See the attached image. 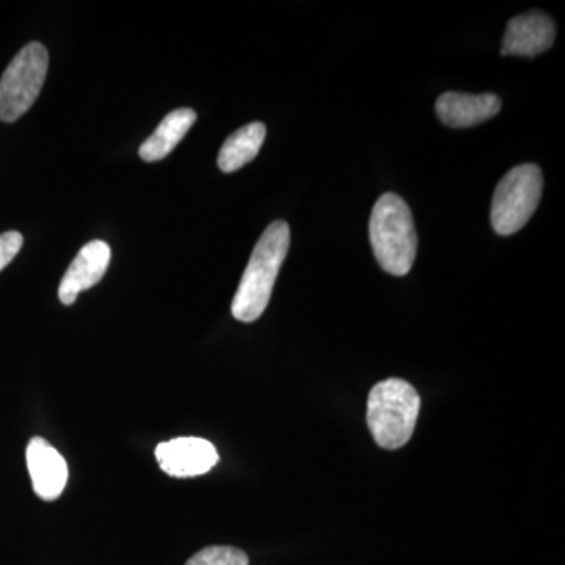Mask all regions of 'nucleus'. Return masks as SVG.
Listing matches in <instances>:
<instances>
[{
	"instance_id": "nucleus-14",
	"label": "nucleus",
	"mask_w": 565,
	"mask_h": 565,
	"mask_svg": "<svg viewBox=\"0 0 565 565\" xmlns=\"http://www.w3.org/2000/svg\"><path fill=\"white\" fill-rule=\"evenodd\" d=\"M24 237L18 232H7L0 234V270L6 269L7 266L20 253Z\"/></svg>"
},
{
	"instance_id": "nucleus-5",
	"label": "nucleus",
	"mask_w": 565,
	"mask_h": 565,
	"mask_svg": "<svg viewBox=\"0 0 565 565\" xmlns=\"http://www.w3.org/2000/svg\"><path fill=\"white\" fill-rule=\"evenodd\" d=\"M50 54L41 43L25 44L3 71L0 79V120H20L39 98L46 81Z\"/></svg>"
},
{
	"instance_id": "nucleus-6",
	"label": "nucleus",
	"mask_w": 565,
	"mask_h": 565,
	"mask_svg": "<svg viewBox=\"0 0 565 565\" xmlns=\"http://www.w3.org/2000/svg\"><path fill=\"white\" fill-rule=\"evenodd\" d=\"M159 467L173 478L206 475L218 462V452L211 441L199 437H180L156 448Z\"/></svg>"
},
{
	"instance_id": "nucleus-9",
	"label": "nucleus",
	"mask_w": 565,
	"mask_h": 565,
	"mask_svg": "<svg viewBox=\"0 0 565 565\" xmlns=\"http://www.w3.org/2000/svg\"><path fill=\"white\" fill-rule=\"evenodd\" d=\"M110 247L103 241H92L77 253L58 286V299L63 305H73L82 291L98 285L110 263Z\"/></svg>"
},
{
	"instance_id": "nucleus-11",
	"label": "nucleus",
	"mask_w": 565,
	"mask_h": 565,
	"mask_svg": "<svg viewBox=\"0 0 565 565\" xmlns=\"http://www.w3.org/2000/svg\"><path fill=\"white\" fill-rule=\"evenodd\" d=\"M196 121L192 109L170 111L156 131L141 143L139 154L145 162H158L170 154Z\"/></svg>"
},
{
	"instance_id": "nucleus-13",
	"label": "nucleus",
	"mask_w": 565,
	"mask_h": 565,
	"mask_svg": "<svg viewBox=\"0 0 565 565\" xmlns=\"http://www.w3.org/2000/svg\"><path fill=\"white\" fill-rule=\"evenodd\" d=\"M185 565H248V556L234 546H207Z\"/></svg>"
},
{
	"instance_id": "nucleus-4",
	"label": "nucleus",
	"mask_w": 565,
	"mask_h": 565,
	"mask_svg": "<svg viewBox=\"0 0 565 565\" xmlns=\"http://www.w3.org/2000/svg\"><path fill=\"white\" fill-rule=\"evenodd\" d=\"M544 191V177L534 163H523L505 173L494 189L492 226L500 236H512L533 217Z\"/></svg>"
},
{
	"instance_id": "nucleus-7",
	"label": "nucleus",
	"mask_w": 565,
	"mask_h": 565,
	"mask_svg": "<svg viewBox=\"0 0 565 565\" xmlns=\"http://www.w3.org/2000/svg\"><path fill=\"white\" fill-rule=\"evenodd\" d=\"M556 39V25L542 11H527L509 21L505 29L501 55L535 57L548 51Z\"/></svg>"
},
{
	"instance_id": "nucleus-3",
	"label": "nucleus",
	"mask_w": 565,
	"mask_h": 565,
	"mask_svg": "<svg viewBox=\"0 0 565 565\" xmlns=\"http://www.w3.org/2000/svg\"><path fill=\"white\" fill-rule=\"evenodd\" d=\"M422 397L403 381L388 379L371 390L367 397V427L375 444L385 449H399L411 441L418 422Z\"/></svg>"
},
{
	"instance_id": "nucleus-2",
	"label": "nucleus",
	"mask_w": 565,
	"mask_h": 565,
	"mask_svg": "<svg viewBox=\"0 0 565 565\" xmlns=\"http://www.w3.org/2000/svg\"><path fill=\"white\" fill-rule=\"evenodd\" d=\"M375 258L385 273L404 277L411 273L418 250L414 215L396 193H385L375 203L370 221Z\"/></svg>"
},
{
	"instance_id": "nucleus-12",
	"label": "nucleus",
	"mask_w": 565,
	"mask_h": 565,
	"mask_svg": "<svg viewBox=\"0 0 565 565\" xmlns=\"http://www.w3.org/2000/svg\"><path fill=\"white\" fill-rule=\"evenodd\" d=\"M266 134L263 122H250L233 132L218 152L217 163L222 172L233 173L252 162L262 150Z\"/></svg>"
},
{
	"instance_id": "nucleus-8",
	"label": "nucleus",
	"mask_w": 565,
	"mask_h": 565,
	"mask_svg": "<svg viewBox=\"0 0 565 565\" xmlns=\"http://www.w3.org/2000/svg\"><path fill=\"white\" fill-rule=\"evenodd\" d=\"M25 459L35 493L44 501L57 500L68 482V465L61 452L50 441L35 437L29 441Z\"/></svg>"
},
{
	"instance_id": "nucleus-10",
	"label": "nucleus",
	"mask_w": 565,
	"mask_h": 565,
	"mask_svg": "<svg viewBox=\"0 0 565 565\" xmlns=\"http://www.w3.org/2000/svg\"><path fill=\"white\" fill-rule=\"evenodd\" d=\"M435 110L449 128H471L494 117L501 110V102L493 93L467 95L448 92L437 99Z\"/></svg>"
},
{
	"instance_id": "nucleus-1",
	"label": "nucleus",
	"mask_w": 565,
	"mask_h": 565,
	"mask_svg": "<svg viewBox=\"0 0 565 565\" xmlns=\"http://www.w3.org/2000/svg\"><path fill=\"white\" fill-rule=\"evenodd\" d=\"M289 244L291 232L288 223L282 221L270 223L259 237L233 299L232 313L237 321L255 322L262 318L270 302Z\"/></svg>"
}]
</instances>
